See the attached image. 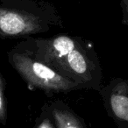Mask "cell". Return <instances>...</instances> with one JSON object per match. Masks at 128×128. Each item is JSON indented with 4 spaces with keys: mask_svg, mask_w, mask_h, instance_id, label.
<instances>
[{
    "mask_svg": "<svg viewBox=\"0 0 128 128\" xmlns=\"http://www.w3.org/2000/svg\"><path fill=\"white\" fill-rule=\"evenodd\" d=\"M128 86L121 81L114 87L109 98V105L116 118L126 122L128 120Z\"/></svg>",
    "mask_w": 128,
    "mask_h": 128,
    "instance_id": "obj_5",
    "label": "cell"
},
{
    "mask_svg": "<svg viewBox=\"0 0 128 128\" xmlns=\"http://www.w3.org/2000/svg\"><path fill=\"white\" fill-rule=\"evenodd\" d=\"M12 62L21 76L29 84L46 90H70L80 84L52 70L46 64L26 54H14Z\"/></svg>",
    "mask_w": 128,
    "mask_h": 128,
    "instance_id": "obj_1",
    "label": "cell"
},
{
    "mask_svg": "<svg viewBox=\"0 0 128 128\" xmlns=\"http://www.w3.org/2000/svg\"><path fill=\"white\" fill-rule=\"evenodd\" d=\"M38 128H54V127H53V124H52L49 121L45 120V121H43L40 124Z\"/></svg>",
    "mask_w": 128,
    "mask_h": 128,
    "instance_id": "obj_9",
    "label": "cell"
},
{
    "mask_svg": "<svg viewBox=\"0 0 128 128\" xmlns=\"http://www.w3.org/2000/svg\"><path fill=\"white\" fill-rule=\"evenodd\" d=\"M53 116L57 128H84L76 117L67 110L54 109Z\"/></svg>",
    "mask_w": 128,
    "mask_h": 128,
    "instance_id": "obj_6",
    "label": "cell"
},
{
    "mask_svg": "<svg viewBox=\"0 0 128 128\" xmlns=\"http://www.w3.org/2000/svg\"><path fill=\"white\" fill-rule=\"evenodd\" d=\"M43 30L42 20L26 12L0 8V36L20 37Z\"/></svg>",
    "mask_w": 128,
    "mask_h": 128,
    "instance_id": "obj_2",
    "label": "cell"
},
{
    "mask_svg": "<svg viewBox=\"0 0 128 128\" xmlns=\"http://www.w3.org/2000/svg\"><path fill=\"white\" fill-rule=\"evenodd\" d=\"M0 122L3 124L6 123V108L4 96V82L3 77L0 74Z\"/></svg>",
    "mask_w": 128,
    "mask_h": 128,
    "instance_id": "obj_7",
    "label": "cell"
},
{
    "mask_svg": "<svg viewBox=\"0 0 128 128\" xmlns=\"http://www.w3.org/2000/svg\"><path fill=\"white\" fill-rule=\"evenodd\" d=\"M38 43L37 60L51 66L79 46L73 38L68 36H59L46 40H40Z\"/></svg>",
    "mask_w": 128,
    "mask_h": 128,
    "instance_id": "obj_4",
    "label": "cell"
},
{
    "mask_svg": "<svg viewBox=\"0 0 128 128\" xmlns=\"http://www.w3.org/2000/svg\"><path fill=\"white\" fill-rule=\"evenodd\" d=\"M121 8L123 12V23L127 25L128 22V0H121Z\"/></svg>",
    "mask_w": 128,
    "mask_h": 128,
    "instance_id": "obj_8",
    "label": "cell"
},
{
    "mask_svg": "<svg viewBox=\"0 0 128 128\" xmlns=\"http://www.w3.org/2000/svg\"><path fill=\"white\" fill-rule=\"evenodd\" d=\"M53 67L62 73H66V77L71 76L78 84L91 79V63L80 45L68 55L55 62Z\"/></svg>",
    "mask_w": 128,
    "mask_h": 128,
    "instance_id": "obj_3",
    "label": "cell"
}]
</instances>
